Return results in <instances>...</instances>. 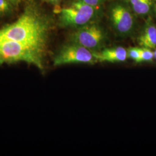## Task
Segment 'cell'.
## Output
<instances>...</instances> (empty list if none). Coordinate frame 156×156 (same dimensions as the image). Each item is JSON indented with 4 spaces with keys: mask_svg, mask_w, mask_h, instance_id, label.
<instances>
[{
    "mask_svg": "<svg viewBox=\"0 0 156 156\" xmlns=\"http://www.w3.org/2000/svg\"><path fill=\"white\" fill-rule=\"evenodd\" d=\"M128 58L133 60L136 62H140V48L133 47L127 50Z\"/></svg>",
    "mask_w": 156,
    "mask_h": 156,
    "instance_id": "12",
    "label": "cell"
},
{
    "mask_svg": "<svg viewBox=\"0 0 156 156\" xmlns=\"http://www.w3.org/2000/svg\"><path fill=\"white\" fill-rule=\"evenodd\" d=\"M140 62H151L154 58V51L151 49L140 48Z\"/></svg>",
    "mask_w": 156,
    "mask_h": 156,
    "instance_id": "11",
    "label": "cell"
},
{
    "mask_svg": "<svg viewBox=\"0 0 156 156\" xmlns=\"http://www.w3.org/2000/svg\"><path fill=\"white\" fill-rule=\"evenodd\" d=\"M44 1L56 7L60 5L62 1V0H44Z\"/></svg>",
    "mask_w": 156,
    "mask_h": 156,
    "instance_id": "14",
    "label": "cell"
},
{
    "mask_svg": "<svg viewBox=\"0 0 156 156\" xmlns=\"http://www.w3.org/2000/svg\"><path fill=\"white\" fill-rule=\"evenodd\" d=\"M137 42L140 48H156V24L152 17H147L137 37Z\"/></svg>",
    "mask_w": 156,
    "mask_h": 156,
    "instance_id": "7",
    "label": "cell"
},
{
    "mask_svg": "<svg viewBox=\"0 0 156 156\" xmlns=\"http://www.w3.org/2000/svg\"><path fill=\"white\" fill-rule=\"evenodd\" d=\"M57 13L60 27L75 30L101 20L105 15V10L104 6H93L79 0H73L69 5L61 8Z\"/></svg>",
    "mask_w": 156,
    "mask_h": 156,
    "instance_id": "2",
    "label": "cell"
},
{
    "mask_svg": "<svg viewBox=\"0 0 156 156\" xmlns=\"http://www.w3.org/2000/svg\"><path fill=\"white\" fill-rule=\"evenodd\" d=\"M46 53L34 46L0 40V65L25 62L42 69Z\"/></svg>",
    "mask_w": 156,
    "mask_h": 156,
    "instance_id": "3",
    "label": "cell"
},
{
    "mask_svg": "<svg viewBox=\"0 0 156 156\" xmlns=\"http://www.w3.org/2000/svg\"><path fill=\"white\" fill-rule=\"evenodd\" d=\"M154 58L156 59V49L154 51Z\"/></svg>",
    "mask_w": 156,
    "mask_h": 156,
    "instance_id": "17",
    "label": "cell"
},
{
    "mask_svg": "<svg viewBox=\"0 0 156 156\" xmlns=\"http://www.w3.org/2000/svg\"><path fill=\"white\" fill-rule=\"evenodd\" d=\"M105 14L111 27L117 36L129 37L136 31L138 17L124 0H110Z\"/></svg>",
    "mask_w": 156,
    "mask_h": 156,
    "instance_id": "4",
    "label": "cell"
},
{
    "mask_svg": "<svg viewBox=\"0 0 156 156\" xmlns=\"http://www.w3.org/2000/svg\"><path fill=\"white\" fill-rule=\"evenodd\" d=\"M90 5L101 6L108 3L110 0H79Z\"/></svg>",
    "mask_w": 156,
    "mask_h": 156,
    "instance_id": "13",
    "label": "cell"
},
{
    "mask_svg": "<svg viewBox=\"0 0 156 156\" xmlns=\"http://www.w3.org/2000/svg\"><path fill=\"white\" fill-rule=\"evenodd\" d=\"M9 1L15 7L19 5L22 1V0H9Z\"/></svg>",
    "mask_w": 156,
    "mask_h": 156,
    "instance_id": "15",
    "label": "cell"
},
{
    "mask_svg": "<svg viewBox=\"0 0 156 156\" xmlns=\"http://www.w3.org/2000/svg\"><path fill=\"white\" fill-rule=\"evenodd\" d=\"M94 53L98 62H120L126 61L128 58L127 50L122 46L103 48Z\"/></svg>",
    "mask_w": 156,
    "mask_h": 156,
    "instance_id": "8",
    "label": "cell"
},
{
    "mask_svg": "<svg viewBox=\"0 0 156 156\" xmlns=\"http://www.w3.org/2000/svg\"><path fill=\"white\" fill-rule=\"evenodd\" d=\"M97 62L94 51L70 41L62 46L53 60L55 66L73 63L94 64Z\"/></svg>",
    "mask_w": 156,
    "mask_h": 156,
    "instance_id": "6",
    "label": "cell"
},
{
    "mask_svg": "<svg viewBox=\"0 0 156 156\" xmlns=\"http://www.w3.org/2000/svg\"><path fill=\"white\" fill-rule=\"evenodd\" d=\"M14 8L9 0H0V18L11 14Z\"/></svg>",
    "mask_w": 156,
    "mask_h": 156,
    "instance_id": "10",
    "label": "cell"
},
{
    "mask_svg": "<svg viewBox=\"0 0 156 156\" xmlns=\"http://www.w3.org/2000/svg\"><path fill=\"white\" fill-rule=\"evenodd\" d=\"M154 15L155 16L156 18V6H155V8H154Z\"/></svg>",
    "mask_w": 156,
    "mask_h": 156,
    "instance_id": "16",
    "label": "cell"
},
{
    "mask_svg": "<svg viewBox=\"0 0 156 156\" xmlns=\"http://www.w3.org/2000/svg\"><path fill=\"white\" fill-rule=\"evenodd\" d=\"M69 39L70 42L95 52L104 48L108 34L101 20H98L73 30Z\"/></svg>",
    "mask_w": 156,
    "mask_h": 156,
    "instance_id": "5",
    "label": "cell"
},
{
    "mask_svg": "<svg viewBox=\"0 0 156 156\" xmlns=\"http://www.w3.org/2000/svg\"><path fill=\"white\" fill-rule=\"evenodd\" d=\"M138 17L147 18L154 15L156 0H124Z\"/></svg>",
    "mask_w": 156,
    "mask_h": 156,
    "instance_id": "9",
    "label": "cell"
},
{
    "mask_svg": "<svg viewBox=\"0 0 156 156\" xmlns=\"http://www.w3.org/2000/svg\"><path fill=\"white\" fill-rule=\"evenodd\" d=\"M55 20L36 0L27 2L15 22L0 27V40L31 45L46 50Z\"/></svg>",
    "mask_w": 156,
    "mask_h": 156,
    "instance_id": "1",
    "label": "cell"
}]
</instances>
